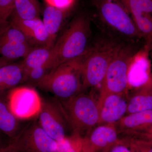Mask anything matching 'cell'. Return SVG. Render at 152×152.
Segmentation results:
<instances>
[{"label": "cell", "instance_id": "1", "mask_svg": "<svg viewBox=\"0 0 152 152\" xmlns=\"http://www.w3.org/2000/svg\"><path fill=\"white\" fill-rule=\"evenodd\" d=\"M91 4L93 19L102 34L126 43L139 45L143 40L122 0H92Z\"/></svg>", "mask_w": 152, "mask_h": 152}, {"label": "cell", "instance_id": "2", "mask_svg": "<svg viewBox=\"0 0 152 152\" xmlns=\"http://www.w3.org/2000/svg\"><path fill=\"white\" fill-rule=\"evenodd\" d=\"M125 44L104 34L94 39L82 61L84 91L100 86L112 60Z\"/></svg>", "mask_w": 152, "mask_h": 152}, {"label": "cell", "instance_id": "3", "mask_svg": "<svg viewBox=\"0 0 152 152\" xmlns=\"http://www.w3.org/2000/svg\"><path fill=\"white\" fill-rule=\"evenodd\" d=\"M93 20L92 13L83 12L71 21L53 46L56 67L86 53L91 45Z\"/></svg>", "mask_w": 152, "mask_h": 152}, {"label": "cell", "instance_id": "4", "mask_svg": "<svg viewBox=\"0 0 152 152\" xmlns=\"http://www.w3.org/2000/svg\"><path fill=\"white\" fill-rule=\"evenodd\" d=\"M84 55L57 66L37 87L51 93L55 98L61 101L83 92L81 64Z\"/></svg>", "mask_w": 152, "mask_h": 152}, {"label": "cell", "instance_id": "5", "mask_svg": "<svg viewBox=\"0 0 152 152\" xmlns=\"http://www.w3.org/2000/svg\"><path fill=\"white\" fill-rule=\"evenodd\" d=\"M59 101L70 126L72 135L83 137L98 125L99 98L97 99L91 93L82 92L69 99Z\"/></svg>", "mask_w": 152, "mask_h": 152}, {"label": "cell", "instance_id": "6", "mask_svg": "<svg viewBox=\"0 0 152 152\" xmlns=\"http://www.w3.org/2000/svg\"><path fill=\"white\" fill-rule=\"evenodd\" d=\"M139 45L126 43L120 49L109 65L100 85L99 99L110 94H127L130 86V70Z\"/></svg>", "mask_w": 152, "mask_h": 152}, {"label": "cell", "instance_id": "7", "mask_svg": "<svg viewBox=\"0 0 152 152\" xmlns=\"http://www.w3.org/2000/svg\"><path fill=\"white\" fill-rule=\"evenodd\" d=\"M10 145L18 152H55L57 142L43 129L37 117L26 124Z\"/></svg>", "mask_w": 152, "mask_h": 152}, {"label": "cell", "instance_id": "8", "mask_svg": "<svg viewBox=\"0 0 152 152\" xmlns=\"http://www.w3.org/2000/svg\"><path fill=\"white\" fill-rule=\"evenodd\" d=\"M43 129L56 142L67 137L71 129L59 101L56 98H42V106L37 116Z\"/></svg>", "mask_w": 152, "mask_h": 152}, {"label": "cell", "instance_id": "9", "mask_svg": "<svg viewBox=\"0 0 152 152\" xmlns=\"http://www.w3.org/2000/svg\"><path fill=\"white\" fill-rule=\"evenodd\" d=\"M8 97L11 111L19 120H32L40 112L42 98L34 87H16L9 91Z\"/></svg>", "mask_w": 152, "mask_h": 152}, {"label": "cell", "instance_id": "10", "mask_svg": "<svg viewBox=\"0 0 152 152\" xmlns=\"http://www.w3.org/2000/svg\"><path fill=\"white\" fill-rule=\"evenodd\" d=\"M145 42L152 49V0H122Z\"/></svg>", "mask_w": 152, "mask_h": 152}, {"label": "cell", "instance_id": "11", "mask_svg": "<svg viewBox=\"0 0 152 152\" xmlns=\"http://www.w3.org/2000/svg\"><path fill=\"white\" fill-rule=\"evenodd\" d=\"M119 140L115 124L98 125L82 137V152H99Z\"/></svg>", "mask_w": 152, "mask_h": 152}, {"label": "cell", "instance_id": "12", "mask_svg": "<svg viewBox=\"0 0 152 152\" xmlns=\"http://www.w3.org/2000/svg\"><path fill=\"white\" fill-rule=\"evenodd\" d=\"M99 120L98 125L115 124L126 114L127 94H110L99 99Z\"/></svg>", "mask_w": 152, "mask_h": 152}, {"label": "cell", "instance_id": "13", "mask_svg": "<svg viewBox=\"0 0 152 152\" xmlns=\"http://www.w3.org/2000/svg\"><path fill=\"white\" fill-rule=\"evenodd\" d=\"M9 23L20 30L31 45L35 47H52L48 35L40 18L24 20L12 15Z\"/></svg>", "mask_w": 152, "mask_h": 152}, {"label": "cell", "instance_id": "14", "mask_svg": "<svg viewBox=\"0 0 152 152\" xmlns=\"http://www.w3.org/2000/svg\"><path fill=\"white\" fill-rule=\"evenodd\" d=\"M8 92L0 95V132L10 139L15 138L27 124L14 115L9 106Z\"/></svg>", "mask_w": 152, "mask_h": 152}, {"label": "cell", "instance_id": "15", "mask_svg": "<svg viewBox=\"0 0 152 152\" xmlns=\"http://www.w3.org/2000/svg\"><path fill=\"white\" fill-rule=\"evenodd\" d=\"M119 135L127 136L152 126V110L125 115L115 124Z\"/></svg>", "mask_w": 152, "mask_h": 152}, {"label": "cell", "instance_id": "16", "mask_svg": "<svg viewBox=\"0 0 152 152\" xmlns=\"http://www.w3.org/2000/svg\"><path fill=\"white\" fill-rule=\"evenodd\" d=\"M152 110V76L143 84L136 87L128 96L126 114Z\"/></svg>", "mask_w": 152, "mask_h": 152}, {"label": "cell", "instance_id": "17", "mask_svg": "<svg viewBox=\"0 0 152 152\" xmlns=\"http://www.w3.org/2000/svg\"><path fill=\"white\" fill-rule=\"evenodd\" d=\"M72 10H62L47 4L45 8L42 20L48 35L51 47L54 45L63 22Z\"/></svg>", "mask_w": 152, "mask_h": 152}, {"label": "cell", "instance_id": "18", "mask_svg": "<svg viewBox=\"0 0 152 152\" xmlns=\"http://www.w3.org/2000/svg\"><path fill=\"white\" fill-rule=\"evenodd\" d=\"M25 72L20 63L12 62L0 67V95L23 84Z\"/></svg>", "mask_w": 152, "mask_h": 152}, {"label": "cell", "instance_id": "19", "mask_svg": "<svg viewBox=\"0 0 152 152\" xmlns=\"http://www.w3.org/2000/svg\"><path fill=\"white\" fill-rule=\"evenodd\" d=\"M53 47H38L33 48L21 62L25 73L40 66L51 59L54 55Z\"/></svg>", "mask_w": 152, "mask_h": 152}, {"label": "cell", "instance_id": "20", "mask_svg": "<svg viewBox=\"0 0 152 152\" xmlns=\"http://www.w3.org/2000/svg\"><path fill=\"white\" fill-rule=\"evenodd\" d=\"M34 47L29 44L0 42V56L13 62L24 58Z\"/></svg>", "mask_w": 152, "mask_h": 152}, {"label": "cell", "instance_id": "21", "mask_svg": "<svg viewBox=\"0 0 152 152\" xmlns=\"http://www.w3.org/2000/svg\"><path fill=\"white\" fill-rule=\"evenodd\" d=\"M40 12L39 0H15L12 15L24 20H30L39 18Z\"/></svg>", "mask_w": 152, "mask_h": 152}, {"label": "cell", "instance_id": "22", "mask_svg": "<svg viewBox=\"0 0 152 152\" xmlns=\"http://www.w3.org/2000/svg\"><path fill=\"white\" fill-rule=\"evenodd\" d=\"M55 68L56 65L53 57L51 59L42 65L25 73L24 84L34 88L38 87V85Z\"/></svg>", "mask_w": 152, "mask_h": 152}, {"label": "cell", "instance_id": "23", "mask_svg": "<svg viewBox=\"0 0 152 152\" xmlns=\"http://www.w3.org/2000/svg\"><path fill=\"white\" fill-rule=\"evenodd\" d=\"M0 42L29 44L23 34L10 23L0 30Z\"/></svg>", "mask_w": 152, "mask_h": 152}, {"label": "cell", "instance_id": "24", "mask_svg": "<svg viewBox=\"0 0 152 152\" xmlns=\"http://www.w3.org/2000/svg\"><path fill=\"white\" fill-rule=\"evenodd\" d=\"M55 152H82V137L72 135L57 142Z\"/></svg>", "mask_w": 152, "mask_h": 152}, {"label": "cell", "instance_id": "25", "mask_svg": "<svg viewBox=\"0 0 152 152\" xmlns=\"http://www.w3.org/2000/svg\"><path fill=\"white\" fill-rule=\"evenodd\" d=\"M15 0H0V30L9 24Z\"/></svg>", "mask_w": 152, "mask_h": 152}, {"label": "cell", "instance_id": "26", "mask_svg": "<svg viewBox=\"0 0 152 152\" xmlns=\"http://www.w3.org/2000/svg\"><path fill=\"white\" fill-rule=\"evenodd\" d=\"M133 152H152V144L129 137L121 138Z\"/></svg>", "mask_w": 152, "mask_h": 152}, {"label": "cell", "instance_id": "27", "mask_svg": "<svg viewBox=\"0 0 152 152\" xmlns=\"http://www.w3.org/2000/svg\"><path fill=\"white\" fill-rule=\"evenodd\" d=\"M125 137L136 139L152 144V126L145 130L134 133L126 136Z\"/></svg>", "mask_w": 152, "mask_h": 152}, {"label": "cell", "instance_id": "28", "mask_svg": "<svg viewBox=\"0 0 152 152\" xmlns=\"http://www.w3.org/2000/svg\"><path fill=\"white\" fill-rule=\"evenodd\" d=\"M76 0H45L47 5L62 10L72 9Z\"/></svg>", "mask_w": 152, "mask_h": 152}, {"label": "cell", "instance_id": "29", "mask_svg": "<svg viewBox=\"0 0 152 152\" xmlns=\"http://www.w3.org/2000/svg\"><path fill=\"white\" fill-rule=\"evenodd\" d=\"M99 152H133L127 145L120 138L119 141Z\"/></svg>", "mask_w": 152, "mask_h": 152}, {"label": "cell", "instance_id": "30", "mask_svg": "<svg viewBox=\"0 0 152 152\" xmlns=\"http://www.w3.org/2000/svg\"><path fill=\"white\" fill-rule=\"evenodd\" d=\"M10 142V139L0 132V151L8 146Z\"/></svg>", "mask_w": 152, "mask_h": 152}, {"label": "cell", "instance_id": "31", "mask_svg": "<svg viewBox=\"0 0 152 152\" xmlns=\"http://www.w3.org/2000/svg\"><path fill=\"white\" fill-rule=\"evenodd\" d=\"M0 152H18L15 149L10 145H9L7 146L6 147L4 148L0 151Z\"/></svg>", "mask_w": 152, "mask_h": 152}, {"label": "cell", "instance_id": "32", "mask_svg": "<svg viewBox=\"0 0 152 152\" xmlns=\"http://www.w3.org/2000/svg\"><path fill=\"white\" fill-rule=\"evenodd\" d=\"M12 62H13L10 61L0 56V67Z\"/></svg>", "mask_w": 152, "mask_h": 152}, {"label": "cell", "instance_id": "33", "mask_svg": "<svg viewBox=\"0 0 152 152\" xmlns=\"http://www.w3.org/2000/svg\"><path fill=\"white\" fill-rule=\"evenodd\" d=\"M151 57L152 59V50H151Z\"/></svg>", "mask_w": 152, "mask_h": 152}, {"label": "cell", "instance_id": "34", "mask_svg": "<svg viewBox=\"0 0 152 152\" xmlns=\"http://www.w3.org/2000/svg\"></svg>", "mask_w": 152, "mask_h": 152}]
</instances>
